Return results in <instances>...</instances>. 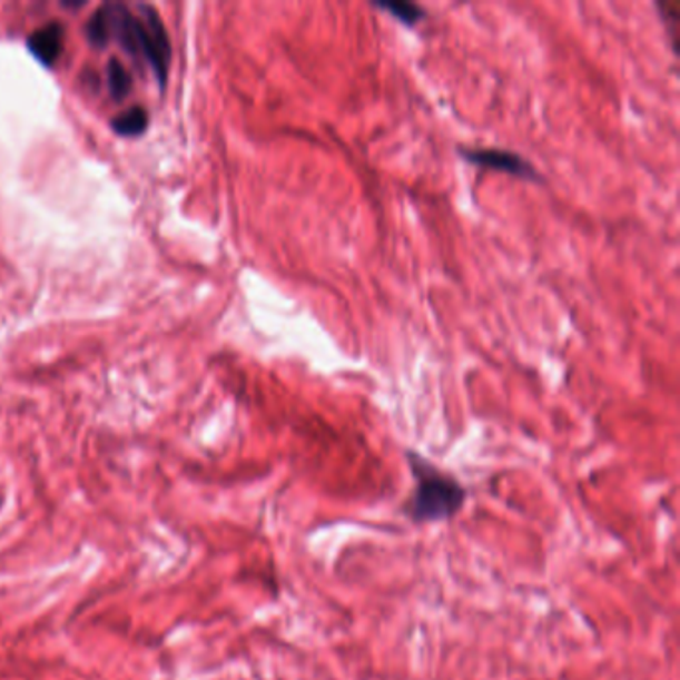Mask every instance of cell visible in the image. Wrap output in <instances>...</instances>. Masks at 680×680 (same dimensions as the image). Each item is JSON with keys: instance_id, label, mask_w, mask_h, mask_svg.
<instances>
[{"instance_id": "cell-1", "label": "cell", "mask_w": 680, "mask_h": 680, "mask_svg": "<svg viewBox=\"0 0 680 680\" xmlns=\"http://www.w3.org/2000/svg\"><path fill=\"white\" fill-rule=\"evenodd\" d=\"M140 12L142 17H136L120 2L105 4L88 20L87 39L97 49H105L110 40H116L130 57L145 58L164 90L173 58L170 39L152 7L142 4Z\"/></svg>"}, {"instance_id": "cell-2", "label": "cell", "mask_w": 680, "mask_h": 680, "mask_svg": "<svg viewBox=\"0 0 680 680\" xmlns=\"http://www.w3.org/2000/svg\"><path fill=\"white\" fill-rule=\"evenodd\" d=\"M415 487L405 501V515L413 523H440L461 513L467 501V489L455 475L437 467L417 451H405Z\"/></svg>"}, {"instance_id": "cell-3", "label": "cell", "mask_w": 680, "mask_h": 680, "mask_svg": "<svg viewBox=\"0 0 680 680\" xmlns=\"http://www.w3.org/2000/svg\"><path fill=\"white\" fill-rule=\"evenodd\" d=\"M457 152L465 162L475 164L481 168H491L499 173L513 174L519 178H525L531 183L541 180V174L535 168V164L529 162L525 156L505 150V148H493V146H460Z\"/></svg>"}, {"instance_id": "cell-4", "label": "cell", "mask_w": 680, "mask_h": 680, "mask_svg": "<svg viewBox=\"0 0 680 680\" xmlns=\"http://www.w3.org/2000/svg\"><path fill=\"white\" fill-rule=\"evenodd\" d=\"M30 55L42 62L45 67H55L62 49H65V27L60 22H49L35 30L27 40Z\"/></svg>"}, {"instance_id": "cell-5", "label": "cell", "mask_w": 680, "mask_h": 680, "mask_svg": "<svg viewBox=\"0 0 680 680\" xmlns=\"http://www.w3.org/2000/svg\"><path fill=\"white\" fill-rule=\"evenodd\" d=\"M374 7L390 12L393 19L400 20L405 27H415L427 17V10L413 0H375Z\"/></svg>"}, {"instance_id": "cell-6", "label": "cell", "mask_w": 680, "mask_h": 680, "mask_svg": "<svg viewBox=\"0 0 680 680\" xmlns=\"http://www.w3.org/2000/svg\"><path fill=\"white\" fill-rule=\"evenodd\" d=\"M146 128H148V110H145L142 106H132L130 110L116 116L112 120V130L116 135L126 136V138L145 135Z\"/></svg>"}, {"instance_id": "cell-7", "label": "cell", "mask_w": 680, "mask_h": 680, "mask_svg": "<svg viewBox=\"0 0 680 680\" xmlns=\"http://www.w3.org/2000/svg\"><path fill=\"white\" fill-rule=\"evenodd\" d=\"M657 9L661 14L662 24L671 40L674 52H679L680 40V0H657Z\"/></svg>"}, {"instance_id": "cell-8", "label": "cell", "mask_w": 680, "mask_h": 680, "mask_svg": "<svg viewBox=\"0 0 680 680\" xmlns=\"http://www.w3.org/2000/svg\"><path fill=\"white\" fill-rule=\"evenodd\" d=\"M106 80H108V90L116 100H122L128 97L130 88H132V78L130 72L126 70L125 65L120 60L112 58L106 68Z\"/></svg>"}]
</instances>
